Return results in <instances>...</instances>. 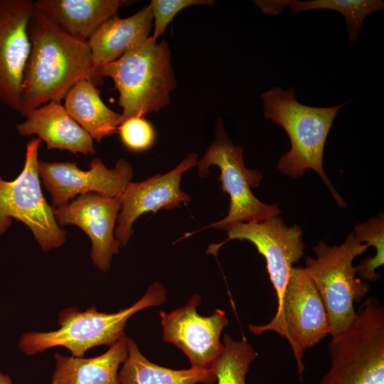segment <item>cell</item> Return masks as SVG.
Returning a JSON list of instances; mask_svg holds the SVG:
<instances>
[{
	"mask_svg": "<svg viewBox=\"0 0 384 384\" xmlns=\"http://www.w3.org/2000/svg\"><path fill=\"white\" fill-rule=\"evenodd\" d=\"M264 116L280 125L287 134L291 148L278 161L283 174L299 178L307 169L314 170L330 190L336 204L346 203L338 193L323 168L326 140L338 110L348 102L331 107H313L300 103L292 87H274L262 95Z\"/></svg>",
	"mask_w": 384,
	"mask_h": 384,
	"instance_id": "obj_2",
	"label": "cell"
},
{
	"mask_svg": "<svg viewBox=\"0 0 384 384\" xmlns=\"http://www.w3.org/2000/svg\"><path fill=\"white\" fill-rule=\"evenodd\" d=\"M38 170L54 208L66 205L78 195L95 193L107 198L122 195L133 176L131 164L122 158L113 169H108L95 158L88 171L80 169L73 162L38 160Z\"/></svg>",
	"mask_w": 384,
	"mask_h": 384,
	"instance_id": "obj_12",
	"label": "cell"
},
{
	"mask_svg": "<svg viewBox=\"0 0 384 384\" xmlns=\"http://www.w3.org/2000/svg\"><path fill=\"white\" fill-rule=\"evenodd\" d=\"M117 132L123 144L134 151L148 149L154 140V128L144 117L128 119L119 125Z\"/></svg>",
	"mask_w": 384,
	"mask_h": 384,
	"instance_id": "obj_25",
	"label": "cell"
},
{
	"mask_svg": "<svg viewBox=\"0 0 384 384\" xmlns=\"http://www.w3.org/2000/svg\"><path fill=\"white\" fill-rule=\"evenodd\" d=\"M255 3L264 14L268 15H277L287 6L294 14L316 9L338 11L345 18L348 41L351 43L357 40L366 17L384 8L381 0H257Z\"/></svg>",
	"mask_w": 384,
	"mask_h": 384,
	"instance_id": "obj_22",
	"label": "cell"
},
{
	"mask_svg": "<svg viewBox=\"0 0 384 384\" xmlns=\"http://www.w3.org/2000/svg\"><path fill=\"white\" fill-rule=\"evenodd\" d=\"M166 300L164 286L151 284L144 295L128 308L117 313L99 312L92 306L81 311L78 307H69L58 315L59 328L48 332H28L19 339L18 346L27 356L62 346L72 356L82 357L85 352L97 346H113L124 334L128 319L137 311L162 304Z\"/></svg>",
	"mask_w": 384,
	"mask_h": 384,
	"instance_id": "obj_4",
	"label": "cell"
},
{
	"mask_svg": "<svg viewBox=\"0 0 384 384\" xmlns=\"http://www.w3.org/2000/svg\"><path fill=\"white\" fill-rule=\"evenodd\" d=\"M127 340L124 335L105 353L90 358L55 353L50 384H119L118 369L127 357Z\"/></svg>",
	"mask_w": 384,
	"mask_h": 384,
	"instance_id": "obj_19",
	"label": "cell"
},
{
	"mask_svg": "<svg viewBox=\"0 0 384 384\" xmlns=\"http://www.w3.org/2000/svg\"><path fill=\"white\" fill-rule=\"evenodd\" d=\"M258 353L243 338L223 336V349L212 366L217 384H246V375Z\"/></svg>",
	"mask_w": 384,
	"mask_h": 384,
	"instance_id": "obj_23",
	"label": "cell"
},
{
	"mask_svg": "<svg viewBox=\"0 0 384 384\" xmlns=\"http://www.w3.org/2000/svg\"><path fill=\"white\" fill-rule=\"evenodd\" d=\"M361 242L376 250L374 257H367L358 265V274L360 279L375 282L381 274L375 270L384 263V215L380 213L378 216L371 218L366 221L356 224L351 232Z\"/></svg>",
	"mask_w": 384,
	"mask_h": 384,
	"instance_id": "obj_24",
	"label": "cell"
},
{
	"mask_svg": "<svg viewBox=\"0 0 384 384\" xmlns=\"http://www.w3.org/2000/svg\"><path fill=\"white\" fill-rule=\"evenodd\" d=\"M127 357L118 373L119 384H215L213 370L190 368L174 370L150 362L128 338Z\"/></svg>",
	"mask_w": 384,
	"mask_h": 384,
	"instance_id": "obj_21",
	"label": "cell"
},
{
	"mask_svg": "<svg viewBox=\"0 0 384 384\" xmlns=\"http://www.w3.org/2000/svg\"><path fill=\"white\" fill-rule=\"evenodd\" d=\"M212 166H218L220 171L221 188L229 196L230 206L224 218L205 228L226 231L238 223L260 222L281 213L278 204L263 203L252 193L251 188L259 186L262 176L245 166L243 147L233 143L221 118L216 122L213 142L198 160V176H207Z\"/></svg>",
	"mask_w": 384,
	"mask_h": 384,
	"instance_id": "obj_7",
	"label": "cell"
},
{
	"mask_svg": "<svg viewBox=\"0 0 384 384\" xmlns=\"http://www.w3.org/2000/svg\"><path fill=\"white\" fill-rule=\"evenodd\" d=\"M16 129L22 136L36 134L48 149L67 150L74 154L95 153L93 139L68 113L59 101H50L23 115Z\"/></svg>",
	"mask_w": 384,
	"mask_h": 384,
	"instance_id": "obj_16",
	"label": "cell"
},
{
	"mask_svg": "<svg viewBox=\"0 0 384 384\" xmlns=\"http://www.w3.org/2000/svg\"><path fill=\"white\" fill-rule=\"evenodd\" d=\"M201 298L195 294L183 306L169 313L160 311L163 340L181 349L191 368L211 370L223 351L220 337L228 320L222 309H216L209 316L198 314L196 308Z\"/></svg>",
	"mask_w": 384,
	"mask_h": 384,
	"instance_id": "obj_11",
	"label": "cell"
},
{
	"mask_svg": "<svg viewBox=\"0 0 384 384\" xmlns=\"http://www.w3.org/2000/svg\"><path fill=\"white\" fill-rule=\"evenodd\" d=\"M121 200V195L107 198L89 193L80 195L66 205L53 208L60 227L76 225L88 235L92 242V261L103 272L108 271L113 256L119 253L120 247L114 229Z\"/></svg>",
	"mask_w": 384,
	"mask_h": 384,
	"instance_id": "obj_15",
	"label": "cell"
},
{
	"mask_svg": "<svg viewBox=\"0 0 384 384\" xmlns=\"http://www.w3.org/2000/svg\"><path fill=\"white\" fill-rule=\"evenodd\" d=\"M248 329L255 335L272 331L285 338L292 349L298 373H303L305 350L329 334L326 308L304 267L292 268L282 301L272 320L263 325L249 324Z\"/></svg>",
	"mask_w": 384,
	"mask_h": 384,
	"instance_id": "obj_8",
	"label": "cell"
},
{
	"mask_svg": "<svg viewBox=\"0 0 384 384\" xmlns=\"http://www.w3.org/2000/svg\"><path fill=\"white\" fill-rule=\"evenodd\" d=\"M368 248L350 233L340 245L319 241L313 247L316 258H306L304 269L326 308L331 337L352 325L356 317L353 303L361 302L370 289L366 281L356 277L358 267L353 265V260Z\"/></svg>",
	"mask_w": 384,
	"mask_h": 384,
	"instance_id": "obj_5",
	"label": "cell"
},
{
	"mask_svg": "<svg viewBox=\"0 0 384 384\" xmlns=\"http://www.w3.org/2000/svg\"><path fill=\"white\" fill-rule=\"evenodd\" d=\"M97 74L102 79L111 78L119 92L121 124L132 117L159 112L169 105L170 94L176 86L169 46L151 36L100 68Z\"/></svg>",
	"mask_w": 384,
	"mask_h": 384,
	"instance_id": "obj_3",
	"label": "cell"
},
{
	"mask_svg": "<svg viewBox=\"0 0 384 384\" xmlns=\"http://www.w3.org/2000/svg\"><path fill=\"white\" fill-rule=\"evenodd\" d=\"M0 384H13L11 378L0 370Z\"/></svg>",
	"mask_w": 384,
	"mask_h": 384,
	"instance_id": "obj_27",
	"label": "cell"
},
{
	"mask_svg": "<svg viewBox=\"0 0 384 384\" xmlns=\"http://www.w3.org/2000/svg\"><path fill=\"white\" fill-rule=\"evenodd\" d=\"M153 21L149 4L129 17L121 18L116 15L104 22L87 41L96 73L144 43L149 38Z\"/></svg>",
	"mask_w": 384,
	"mask_h": 384,
	"instance_id": "obj_17",
	"label": "cell"
},
{
	"mask_svg": "<svg viewBox=\"0 0 384 384\" xmlns=\"http://www.w3.org/2000/svg\"><path fill=\"white\" fill-rule=\"evenodd\" d=\"M154 29L151 37L157 41L164 34L168 24L182 9L193 5H212V0H152L150 3Z\"/></svg>",
	"mask_w": 384,
	"mask_h": 384,
	"instance_id": "obj_26",
	"label": "cell"
},
{
	"mask_svg": "<svg viewBox=\"0 0 384 384\" xmlns=\"http://www.w3.org/2000/svg\"><path fill=\"white\" fill-rule=\"evenodd\" d=\"M198 154L192 153L165 174H156L140 182L129 181L121 195V208L114 229V236L120 247L126 246L132 234L136 220L147 212L181 207L191 201L180 184L183 174L198 164Z\"/></svg>",
	"mask_w": 384,
	"mask_h": 384,
	"instance_id": "obj_14",
	"label": "cell"
},
{
	"mask_svg": "<svg viewBox=\"0 0 384 384\" xmlns=\"http://www.w3.org/2000/svg\"><path fill=\"white\" fill-rule=\"evenodd\" d=\"M42 141L33 137L26 144L23 169L18 177L6 181L0 177V235L14 218L27 225L43 251L58 248L66 233L58 225L53 208L45 199L38 170V151Z\"/></svg>",
	"mask_w": 384,
	"mask_h": 384,
	"instance_id": "obj_9",
	"label": "cell"
},
{
	"mask_svg": "<svg viewBox=\"0 0 384 384\" xmlns=\"http://www.w3.org/2000/svg\"><path fill=\"white\" fill-rule=\"evenodd\" d=\"M331 365L319 384H384V307L364 302L352 325L331 337Z\"/></svg>",
	"mask_w": 384,
	"mask_h": 384,
	"instance_id": "obj_6",
	"label": "cell"
},
{
	"mask_svg": "<svg viewBox=\"0 0 384 384\" xmlns=\"http://www.w3.org/2000/svg\"><path fill=\"white\" fill-rule=\"evenodd\" d=\"M125 0H37L36 10L69 35L87 41L107 20L117 15Z\"/></svg>",
	"mask_w": 384,
	"mask_h": 384,
	"instance_id": "obj_18",
	"label": "cell"
},
{
	"mask_svg": "<svg viewBox=\"0 0 384 384\" xmlns=\"http://www.w3.org/2000/svg\"><path fill=\"white\" fill-rule=\"evenodd\" d=\"M28 33L31 52L22 82V115L50 101L60 102L81 80L97 87L103 83L87 41L69 35L36 9Z\"/></svg>",
	"mask_w": 384,
	"mask_h": 384,
	"instance_id": "obj_1",
	"label": "cell"
},
{
	"mask_svg": "<svg viewBox=\"0 0 384 384\" xmlns=\"http://www.w3.org/2000/svg\"><path fill=\"white\" fill-rule=\"evenodd\" d=\"M31 0H0V102L23 114L22 82L31 52Z\"/></svg>",
	"mask_w": 384,
	"mask_h": 384,
	"instance_id": "obj_13",
	"label": "cell"
},
{
	"mask_svg": "<svg viewBox=\"0 0 384 384\" xmlns=\"http://www.w3.org/2000/svg\"><path fill=\"white\" fill-rule=\"evenodd\" d=\"M226 231L227 240L222 243L209 245L207 253L216 255L219 247L231 240L251 242L265 259L279 305L293 264L298 262L304 255L302 228L298 225H287L277 215L260 222L240 223Z\"/></svg>",
	"mask_w": 384,
	"mask_h": 384,
	"instance_id": "obj_10",
	"label": "cell"
},
{
	"mask_svg": "<svg viewBox=\"0 0 384 384\" xmlns=\"http://www.w3.org/2000/svg\"><path fill=\"white\" fill-rule=\"evenodd\" d=\"M64 107L70 116L97 142L117 132L121 124V114L103 102L100 90L87 80H80L70 90L65 97Z\"/></svg>",
	"mask_w": 384,
	"mask_h": 384,
	"instance_id": "obj_20",
	"label": "cell"
}]
</instances>
